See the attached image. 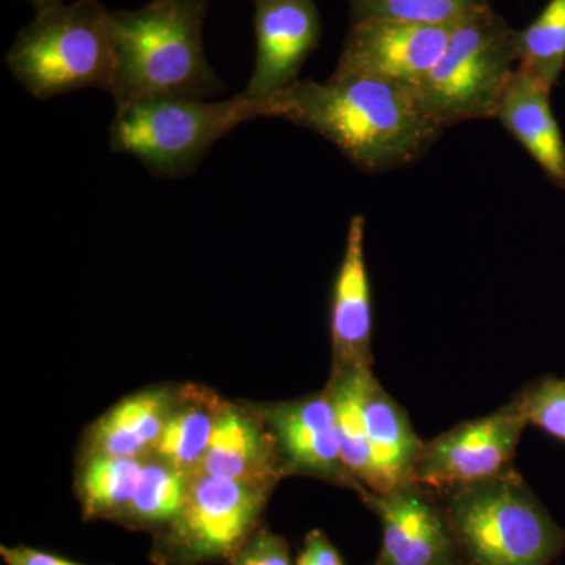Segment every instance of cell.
<instances>
[{"mask_svg": "<svg viewBox=\"0 0 565 565\" xmlns=\"http://www.w3.org/2000/svg\"><path fill=\"white\" fill-rule=\"evenodd\" d=\"M267 102L269 118L311 129L366 173L411 166L441 132L412 92L370 77L296 81Z\"/></svg>", "mask_w": 565, "mask_h": 565, "instance_id": "6da1fadb", "label": "cell"}, {"mask_svg": "<svg viewBox=\"0 0 565 565\" xmlns=\"http://www.w3.org/2000/svg\"><path fill=\"white\" fill-rule=\"evenodd\" d=\"M207 0H151L111 11L115 106L148 96L207 99L225 87L203 47Z\"/></svg>", "mask_w": 565, "mask_h": 565, "instance_id": "7a4b0ae2", "label": "cell"}, {"mask_svg": "<svg viewBox=\"0 0 565 565\" xmlns=\"http://www.w3.org/2000/svg\"><path fill=\"white\" fill-rule=\"evenodd\" d=\"M434 492L451 527L459 565H552L564 553V527L514 468Z\"/></svg>", "mask_w": 565, "mask_h": 565, "instance_id": "3957f363", "label": "cell"}, {"mask_svg": "<svg viewBox=\"0 0 565 565\" xmlns=\"http://www.w3.org/2000/svg\"><path fill=\"white\" fill-rule=\"evenodd\" d=\"M256 118H269V102L244 93L226 102L148 96L117 107L109 145L139 159L154 177H184L212 145Z\"/></svg>", "mask_w": 565, "mask_h": 565, "instance_id": "277c9868", "label": "cell"}, {"mask_svg": "<svg viewBox=\"0 0 565 565\" xmlns=\"http://www.w3.org/2000/svg\"><path fill=\"white\" fill-rule=\"evenodd\" d=\"M7 66L36 99L103 88L115 76L111 11L99 0H76L36 11L7 54Z\"/></svg>", "mask_w": 565, "mask_h": 565, "instance_id": "5b68a950", "label": "cell"}, {"mask_svg": "<svg viewBox=\"0 0 565 565\" xmlns=\"http://www.w3.org/2000/svg\"><path fill=\"white\" fill-rule=\"evenodd\" d=\"M515 62V32L484 2L456 22L440 61L412 95L440 129L490 120Z\"/></svg>", "mask_w": 565, "mask_h": 565, "instance_id": "8992f818", "label": "cell"}, {"mask_svg": "<svg viewBox=\"0 0 565 565\" xmlns=\"http://www.w3.org/2000/svg\"><path fill=\"white\" fill-rule=\"evenodd\" d=\"M274 490L196 473L181 511L152 534V565L228 564L263 525Z\"/></svg>", "mask_w": 565, "mask_h": 565, "instance_id": "52a82bcc", "label": "cell"}, {"mask_svg": "<svg viewBox=\"0 0 565 565\" xmlns=\"http://www.w3.org/2000/svg\"><path fill=\"white\" fill-rule=\"evenodd\" d=\"M527 427L522 407L514 401L493 414L457 424L424 441L414 482L433 490L475 484L504 473L515 457Z\"/></svg>", "mask_w": 565, "mask_h": 565, "instance_id": "ba28073f", "label": "cell"}, {"mask_svg": "<svg viewBox=\"0 0 565 565\" xmlns=\"http://www.w3.org/2000/svg\"><path fill=\"white\" fill-rule=\"evenodd\" d=\"M455 25L353 21L333 74L370 77L415 92L440 61Z\"/></svg>", "mask_w": 565, "mask_h": 565, "instance_id": "9c48e42d", "label": "cell"}, {"mask_svg": "<svg viewBox=\"0 0 565 565\" xmlns=\"http://www.w3.org/2000/svg\"><path fill=\"white\" fill-rule=\"evenodd\" d=\"M273 430L286 475L318 479L363 494L366 489L345 467L338 445L332 399L327 388L280 403H255Z\"/></svg>", "mask_w": 565, "mask_h": 565, "instance_id": "30bf717a", "label": "cell"}, {"mask_svg": "<svg viewBox=\"0 0 565 565\" xmlns=\"http://www.w3.org/2000/svg\"><path fill=\"white\" fill-rule=\"evenodd\" d=\"M360 500L381 522L374 565H459L455 537L433 489L411 482Z\"/></svg>", "mask_w": 565, "mask_h": 565, "instance_id": "8fae6325", "label": "cell"}, {"mask_svg": "<svg viewBox=\"0 0 565 565\" xmlns=\"http://www.w3.org/2000/svg\"><path fill=\"white\" fill-rule=\"evenodd\" d=\"M256 57L247 88L250 99H267L294 84L318 47L322 22L315 0H252Z\"/></svg>", "mask_w": 565, "mask_h": 565, "instance_id": "7c38bea8", "label": "cell"}, {"mask_svg": "<svg viewBox=\"0 0 565 565\" xmlns=\"http://www.w3.org/2000/svg\"><path fill=\"white\" fill-rule=\"evenodd\" d=\"M363 215H353L330 303L332 371L373 367V292L364 258Z\"/></svg>", "mask_w": 565, "mask_h": 565, "instance_id": "4fadbf2b", "label": "cell"}, {"mask_svg": "<svg viewBox=\"0 0 565 565\" xmlns=\"http://www.w3.org/2000/svg\"><path fill=\"white\" fill-rule=\"evenodd\" d=\"M199 473L269 490L288 478L273 430L255 403L225 399Z\"/></svg>", "mask_w": 565, "mask_h": 565, "instance_id": "5bb4252c", "label": "cell"}, {"mask_svg": "<svg viewBox=\"0 0 565 565\" xmlns=\"http://www.w3.org/2000/svg\"><path fill=\"white\" fill-rule=\"evenodd\" d=\"M177 392L178 385H156L122 397L84 430L77 457H150Z\"/></svg>", "mask_w": 565, "mask_h": 565, "instance_id": "9a60e30c", "label": "cell"}, {"mask_svg": "<svg viewBox=\"0 0 565 565\" xmlns=\"http://www.w3.org/2000/svg\"><path fill=\"white\" fill-rule=\"evenodd\" d=\"M552 88L516 68L509 77L494 118L527 151L557 189H565V141L552 103Z\"/></svg>", "mask_w": 565, "mask_h": 565, "instance_id": "2e32d148", "label": "cell"}, {"mask_svg": "<svg viewBox=\"0 0 565 565\" xmlns=\"http://www.w3.org/2000/svg\"><path fill=\"white\" fill-rule=\"evenodd\" d=\"M371 482L367 490L385 493L414 482V471L424 441L408 419L407 412L373 379L364 404Z\"/></svg>", "mask_w": 565, "mask_h": 565, "instance_id": "e0dca14e", "label": "cell"}, {"mask_svg": "<svg viewBox=\"0 0 565 565\" xmlns=\"http://www.w3.org/2000/svg\"><path fill=\"white\" fill-rule=\"evenodd\" d=\"M225 399L199 384L178 385L177 397L166 426L150 457L196 475L210 449L215 423Z\"/></svg>", "mask_w": 565, "mask_h": 565, "instance_id": "ac0fdd59", "label": "cell"}, {"mask_svg": "<svg viewBox=\"0 0 565 565\" xmlns=\"http://www.w3.org/2000/svg\"><path fill=\"white\" fill-rule=\"evenodd\" d=\"M145 459L147 457H77L74 490L84 520H103L122 526L140 486Z\"/></svg>", "mask_w": 565, "mask_h": 565, "instance_id": "d6986e66", "label": "cell"}, {"mask_svg": "<svg viewBox=\"0 0 565 565\" xmlns=\"http://www.w3.org/2000/svg\"><path fill=\"white\" fill-rule=\"evenodd\" d=\"M375 377L373 367L332 371L327 392L332 399L338 445L345 467L367 490L371 482V457L367 445L366 394Z\"/></svg>", "mask_w": 565, "mask_h": 565, "instance_id": "ffe728a7", "label": "cell"}, {"mask_svg": "<svg viewBox=\"0 0 565 565\" xmlns=\"http://www.w3.org/2000/svg\"><path fill=\"white\" fill-rule=\"evenodd\" d=\"M191 475L156 457H147L140 486L122 527L156 534L181 511L188 497Z\"/></svg>", "mask_w": 565, "mask_h": 565, "instance_id": "44dd1931", "label": "cell"}, {"mask_svg": "<svg viewBox=\"0 0 565 565\" xmlns=\"http://www.w3.org/2000/svg\"><path fill=\"white\" fill-rule=\"evenodd\" d=\"M519 68L555 87L565 68V0H550L525 31L515 32Z\"/></svg>", "mask_w": 565, "mask_h": 565, "instance_id": "7402d4cb", "label": "cell"}, {"mask_svg": "<svg viewBox=\"0 0 565 565\" xmlns=\"http://www.w3.org/2000/svg\"><path fill=\"white\" fill-rule=\"evenodd\" d=\"M486 0H349L353 21L394 20L455 24Z\"/></svg>", "mask_w": 565, "mask_h": 565, "instance_id": "603a6c76", "label": "cell"}, {"mask_svg": "<svg viewBox=\"0 0 565 565\" xmlns=\"http://www.w3.org/2000/svg\"><path fill=\"white\" fill-rule=\"evenodd\" d=\"M527 426L565 444V379L544 377L534 381L515 396Z\"/></svg>", "mask_w": 565, "mask_h": 565, "instance_id": "cb8c5ba5", "label": "cell"}, {"mask_svg": "<svg viewBox=\"0 0 565 565\" xmlns=\"http://www.w3.org/2000/svg\"><path fill=\"white\" fill-rule=\"evenodd\" d=\"M228 565H294V563L288 541L262 525L237 550Z\"/></svg>", "mask_w": 565, "mask_h": 565, "instance_id": "d4e9b609", "label": "cell"}, {"mask_svg": "<svg viewBox=\"0 0 565 565\" xmlns=\"http://www.w3.org/2000/svg\"><path fill=\"white\" fill-rule=\"evenodd\" d=\"M296 565H345L337 546L321 530H313L305 537Z\"/></svg>", "mask_w": 565, "mask_h": 565, "instance_id": "484cf974", "label": "cell"}, {"mask_svg": "<svg viewBox=\"0 0 565 565\" xmlns=\"http://www.w3.org/2000/svg\"><path fill=\"white\" fill-rule=\"evenodd\" d=\"M0 556L7 565H85L25 545H2L0 546Z\"/></svg>", "mask_w": 565, "mask_h": 565, "instance_id": "4316f807", "label": "cell"}, {"mask_svg": "<svg viewBox=\"0 0 565 565\" xmlns=\"http://www.w3.org/2000/svg\"><path fill=\"white\" fill-rule=\"evenodd\" d=\"M29 2L35 6L36 11H43L52 9V7L61 6V3H63V0H29Z\"/></svg>", "mask_w": 565, "mask_h": 565, "instance_id": "83f0119b", "label": "cell"}]
</instances>
